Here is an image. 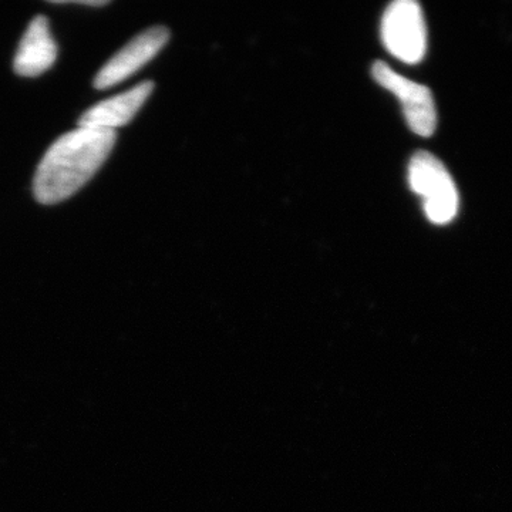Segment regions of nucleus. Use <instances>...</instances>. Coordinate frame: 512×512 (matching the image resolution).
Returning <instances> with one entry per match:
<instances>
[{"label": "nucleus", "instance_id": "obj_6", "mask_svg": "<svg viewBox=\"0 0 512 512\" xmlns=\"http://www.w3.org/2000/svg\"><path fill=\"white\" fill-rule=\"evenodd\" d=\"M153 90V82H143L127 92L100 101L84 111L79 119V127L116 131V128L126 126L134 119Z\"/></svg>", "mask_w": 512, "mask_h": 512}, {"label": "nucleus", "instance_id": "obj_1", "mask_svg": "<svg viewBox=\"0 0 512 512\" xmlns=\"http://www.w3.org/2000/svg\"><path fill=\"white\" fill-rule=\"evenodd\" d=\"M116 140V131L89 127H77L57 138L37 167L36 200L52 205L72 197L99 171Z\"/></svg>", "mask_w": 512, "mask_h": 512}, {"label": "nucleus", "instance_id": "obj_2", "mask_svg": "<svg viewBox=\"0 0 512 512\" xmlns=\"http://www.w3.org/2000/svg\"><path fill=\"white\" fill-rule=\"evenodd\" d=\"M409 185L414 194L423 198L424 212L430 222L447 225L457 217L460 195L439 158L427 151L414 154L409 164Z\"/></svg>", "mask_w": 512, "mask_h": 512}, {"label": "nucleus", "instance_id": "obj_5", "mask_svg": "<svg viewBox=\"0 0 512 512\" xmlns=\"http://www.w3.org/2000/svg\"><path fill=\"white\" fill-rule=\"evenodd\" d=\"M168 40L170 32L163 26L144 30L101 67L94 79V87L99 90L109 89L133 76L160 53Z\"/></svg>", "mask_w": 512, "mask_h": 512}, {"label": "nucleus", "instance_id": "obj_8", "mask_svg": "<svg viewBox=\"0 0 512 512\" xmlns=\"http://www.w3.org/2000/svg\"><path fill=\"white\" fill-rule=\"evenodd\" d=\"M59 3V5H83V6H94V8H101V6H106V0H67V2H55Z\"/></svg>", "mask_w": 512, "mask_h": 512}, {"label": "nucleus", "instance_id": "obj_3", "mask_svg": "<svg viewBox=\"0 0 512 512\" xmlns=\"http://www.w3.org/2000/svg\"><path fill=\"white\" fill-rule=\"evenodd\" d=\"M382 42L390 55L417 64L427 52V25L423 9L414 0H396L384 10L380 25Z\"/></svg>", "mask_w": 512, "mask_h": 512}, {"label": "nucleus", "instance_id": "obj_4", "mask_svg": "<svg viewBox=\"0 0 512 512\" xmlns=\"http://www.w3.org/2000/svg\"><path fill=\"white\" fill-rule=\"evenodd\" d=\"M372 76L383 89L389 90L402 101L404 119L414 134L430 137L437 127V110L429 87L406 79L394 72L389 64L376 62Z\"/></svg>", "mask_w": 512, "mask_h": 512}, {"label": "nucleus", "instance_id": "obj_7", "mask_svg": "<svg viewBox=\"0 0 512 512\" xmlns=\"http://www.w3.org/2000/svg\"><path fill=\"white\" fill-rule=\"evenodd\" d=\"M57 45L50 32L49 19L36 16L20 40L15 56V72L23 77L40 76L55 64Z\"/></svg>", "mask_w": 512, "mask_h": 512}]
</instances>
